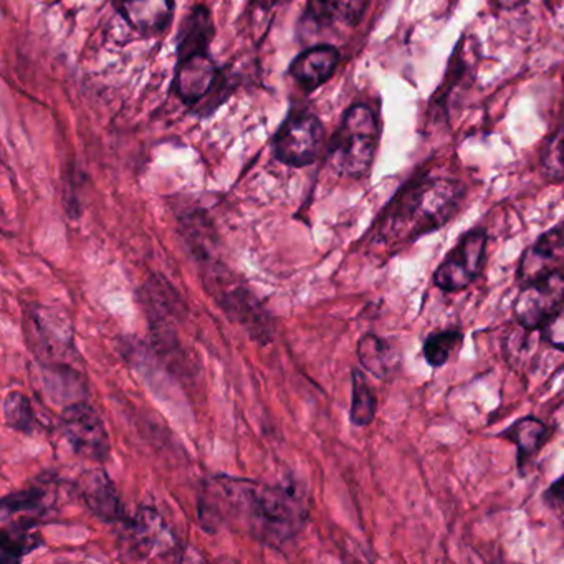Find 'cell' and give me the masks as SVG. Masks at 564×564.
<instances>
[{"label": "cell", "mask_w": 564, "mask_h": 564, "mask_svg": "<svg viewBox=\"0 0 564 564\" xmlns=\"http://www.w3.org/2000/svg\"><path fill=\"white\" fill-rule=\"evenodd\" d=\"M55 498H57L55 484L39 481L31 487L22 488L2 500V508H0L2 521L14 517H28V520H31L35 514L47 513L54 507Z\"/></svg>", "instance_id": "cell-19"}, {"label": "cell", "mask_w": 564, "mask_h": 564, "mask_svg": "<svg viewBox=\"0 0 564 564\" xmlns=\"http://www.w3.org/2000/svg\"><path fill=\"white\" fill-rule=\"evenodd\" d=\"M485 253H487V230L474 229L465 234L435 270V285L451 293L467 289L480 275Z\"/></svg>", "instance_id": "cell-9"}, {"label": "cell", "mask_w": 564, "mask_h": 564, "mask_svg": "<svg viewBox=\"0 0 564 564\" xmlns=\"http://www.w3.org/2000/svg\"><path fill=\"white\" fill-rule=\"evenodd\" d=\"M541 173L551 183H563L564 181V120L553 137L547 141L541 153Z\"/></svg>", "instance_id": "cell-27"}, {"label": "cell", "mask_w": 564, "mask_h": 564, "mask_svg": "<svg viewBox=\"0 0 564 564\" xmlns=\"http://www.w3.org/2000/svg\"><path fill=\"white\" fill-rule=\"evenodd\" d=\"M563 302L564 273H554L536 282L524 283L514 302V318L524 328L541 329Z\"/></svg>", "instance_id": "cell-11"}, {"label": "cell", "mask_w": 564, "mask_h": 564, "mask_svg": "<svg viewBox=\"0 0 564 564\" xmlns=\"http://www.w3.org/2000/svg\"><path fill=\"white\" fill-rule=\"evenodd\" d=\"M464 345V335L458 329L432 333L424 343V358L432 368H442Z\"/></svg>", "instance_id": "cell-25"}, {"label": "cell", "mask_w": 564, "mask_h": 564, "mask_svg": "<svg viewBox=\"0 0 564 564\" xmlns=\"http://www.w3.org/2000/svg\"><path fill=\"white\" fill-rule=\"evenodd\" d=\"M203 280L210 295L223 306L224 313L242 326L253 341L269 345L275 336V325L265 306L243 285L224 263L203 272Z\"/></svg>", "instance_id": "cell-5"}, {"label": "cell", "mask_w": 564, "mask_h": 564, "mask_svg": "<svg viewBox=\"0 0 564 564\" xmlns=\"http://www.w3.org/2000/svg\"><path fill=\"white\" fill-rule=\"evenodd\" d=\"M181 237L187 252L199 265L200 272L223 263L217 249L216 234L203 214H191L181 220Z\"/></svg>", "instance_id": "cell-17"}, {"label": "cell", "mask_w": 564, "mask_h": 564, "mask_svg": "<svg viewBox=\"0 0 564 564\" xmlns=\"http://www.w3.org/2000/svg\"><path fill=\"white\" fill-rule=\"evenodd\" d=\"M378 411V399L359 369L352 371V399L349 419L358 427L371 424Z\"/></svg>", "instance_id": "cell-24"}, {"label": "cell", "mask_w": 564, "mask_h": 564, "mask_svg": "<svg viewBox=\"0 0 564 564\" xmlns=\"http://www.w3.org/2000/svg\"><path fill=\"white\" fill-rule=\"evenodd\" d=\"M140 299L150 325H176L186 312L176 290L161 276L144 283Z\"/></svg>", "instance_id": "cell-16"}, {"label": "cell", "mask_w": 564, "mask_h": 564, "mask_svg": "<svg viewBox=\"0 0 564 564\" xmlns=\"http://www.w3.org/2000/svg\"><path fill=\"white\" fill-rule=\"evenodd\" d=\"M25 336L41 365H70L75 356L74 328L64 312L35 306L25 313Z\"/></svg>", "instance_id": "cell-6"}, {"label": "cell", "mask_w": 564, "mask_h": 564, "mask_svg": "<svg viewBox=\"0 0 564 564\" xmlns=\"http://www.w3.org/2000/svg\"><path fill=\"white\" fill-rule=\"evenodd\" d=\"M65 437L80 457L88 460H107L110 437L104 419L87 402H74L62 412Z\"/></svg>", "instance_id": "cell-10"}, {"label": "cell", "mask_w": 564, "mask_h": 564, "mask_svg": "<svg viewBox=\"0 0 564 564\" xmlns=\"http://www.w3.org/2000/svg\"><path fill=\"white\" fill-rule=\"evenodd\" d=\"M42 378L48 394L55 401L78 402V395L84 394V378L70 365H41ZM68 404V405H70Z\"/></svg>", "instance_id": "cell-23"}, {"label": "cell", "mask_w": 564, "mask_h": 564, "mask_svg": "<svg viewBox=\"0 0 564 564\" xmlns=\"http://www.w3.org/2000/svg\"><path fill=\"white\" fill-rule=\"evenodd\" d=\"M78 495H80L88 510L107 521V523H120L127 520L124 517L123 501L118 494L117 485L113 484L107 471L88 470L78 478Z\"/></svg>", "instance_id": "cell-13"}, {"label": "cell", "mask_w": 564, "mask_h": 564, "mask_svg": "<svg viewBox=\"0 0 564 564\" xmlns=\"http://www.w3.org/2000/svg\"><path fill=\"white\" fill-rule=\"evenodd\" d=\"M541 338L553 348L564 351V302L541 326Z\"/></svg>", "instance_id": "cell-28"}, {"label": "cell", "mask_w": 564, "mask_h": 564, "mask_svg": "<svg viewBox=\"0 0 564 564\" xmlns=\"http://www.w3.org/2000/svg\"><path fill=\"white\" fill-rule=\"evenodd\" d=\"M554 273H564L563 229L544 232L524 250L518 267V279L523 283L536 282Z\"/></svg>", "instance_id": "cell-12"}, {"label": "cell", "mask_w": 564, "mask_h": 564, "mask_svg": "<svg viewBox=\"0 0 564 564\" xmlns=\"http://www.w3.org/2000/svg\"><path fill=\"white\" fill-rule=\"evenodd\" d=\"M465 186L451 177H419L389 204L378 224V242L405 246L442 229L465 199Z\"/></svg>", "instance_id": "cell-2"}, {"label": "cell", "mask_w": 564, "mask_h": 564, "mask_svg": "<svg viewBox=\"0 0 564 564\" xmlns=\"http://www.w3.org/2000/svg\"><path fill=\"white\" fill-rule=\"evenodd\" d=\"M341 55L333 45H313L296 55L290 65V75L306 91L316 90L335 75Z\"/></svg>", "instance_id": "cell-15"}, {"label": "cell", "mask_w": 564, "mask_h": 564, "mask_svg": "<svg viewBox=\"0 0 564 564\" xmlns=\"http://www.w3.org/2000/svg\"><path fill=\"white\" fill-rule=\"evenodd\" d=\"M369 0H310L303 22L315 28L341 24L356 28L365 18Z\"/></svg>", "instance_id": "cell-18"}, {"label": "cell", "mask_w": 564, "mask_h": 564, "mask_svg": "<svg viewBox=\"0 0 564 564\" xmlns=\"http://www.w3.org/2000/svg\"><path fill=\"white\" fill-rule=\"evenodd\" d=\"M491 2L501 11H514V9L527 4L528 0H491Z\"/></svg>", "instance_id": "cell-30"}, {"label": "cell", "mask_w": 564, "mask_h": 564, "mask_svg": "<svg viewBox=\"0 0 564 564\" xmlns=\"http://www.w3.org/2000/svg\"><path fill=\"white\" fill-rule=\"evenodd\" d=\"M544 498L553 507L564 508V475H561L556 481L550 485L546 494H544Z\"/></svg>", "instance_id": "cell-29"}, {"label": "cell", "mask_w": 564, "mask_h": 564, "mask_svg": "<svg viewBox=\"0 0 564 564\" xmlns=\"http://www.w3.org/2000/svg\"><path fill=\"white\" fill-rule=\"evenodd\" d=\"M115 8L144 37L163 34L174 19V0H115Z\"/></svg>", "instance_id": "cell-14"}, {"label": "cell", "mask_w": 564, "mask_h": 564, "mask_svg": "<svg viewBox=\"0 0 564 564\" xmlns=\"http://www.w3.org/2000/svg\"><path fill=\"white\" fill-rule=\"evenodd\" d=\"M325 138V127L316 115L293 110L273 138V153L285 166H310L319 156Z\"/></svg>", "instance_id": "cell-7"}, {"label": "cell", "mask_w": 564, "mask_h": 564, "mask_svg": "<svg viewBox=\"0 0 564 564\" xmlns=\"http://www.w3.org/2000/svg\"><path fill=\"white\" fill-rule=\"evenodd\" d=\"M214 35L213 14L204 6H197L183 22L177 39L173 91L186 107L207 105L213 95H223L226 88V74L210 55Z\"/></svg>", "instance_id": "cell-3"}, {"label": "cell", "mask_w": 564, "mask_h": 564, "mask_svg": "<svg viewBox=\"0 0 564 564\" xmlns=\"http://www.w3.org/2000/svg\"><path fill=\"white\" fill-rule=\"evenodd\" d=\"M379 143V124L368 105H352L329 144V160L343 176L362 177L371 170Z\"/></svg>", "instance_id": "cell-4"}, {"label": "cell", "mask_w": 564, "mask_h": 564, "mask_svg": "<svg viewBox=\"0 0 564 564\" xmlns=\"http://www.w3.org/2000/svg\"><path fill=\"white\" fill-rule=\"evenodd\" d=\"M197 518L209 534L239 524L253 540L280 547L305 528L308 498L293 484L269 485L220 475L204 487Z\"/></svg>", "instance_id": "cell-1"}, {"label": "cell", "mask_w": 564, "mask_h": 564, "mask_svg": "<svg viewBox=\"0 0 564 564\" xmlns=\"http://www.w3.org/2000/svg\"><path fill=\"white\" fill-rule=\"evenodd\" d=\"M121 544L131 560H153L177 550L173 528L163 514L148 507L123 521Z\"/></svg>", "instance_id": "cell-8"}, {"label": "cell", "mask_w": 564, "mask_h": 564, "mask_svg": "<svg viewBox=\"0 0 564 564\" xmlns=\"http://www.w3.org/2000/svg\"><path fill=\"white\" fill-rule=\"evenodd\" d=\"M358 359L362 368L371 372L375 378L388 381L399 368L401 355L389 339L368 333L359 339Z\"/></svg>", "instance_id": "cell-20"}, {"label": "cell", "mask_w": 564, "mask_h": 564, "mask_svg": "<svg viewBox=\"0 0 564 564\" xmlns=\"http://www.w3.org/2000/svg\"><path fill=\"white\" fill-rule=\"evenodd\" d=\"M37 524L32 520H19L15 523H4L0 533V563L12 564L21 561L25 554L41 546V534L35 533Z\"/></svg>", "instance_id": "cell-22"}, {"label": "cell", "mask_w": 564, "mask_h": 564, "mask_svg": "<svg viewBox=\"0 0 564 564\" xmlns=\"http://www.w3.org/2000/svg\"><path fill=\"white\" fill-rule=\"evenodd\" d=\"M4 417L9 427L22 434H32L37 429L34 409L22 392H9L4 401Z\"/></svg>", "instance_id": "cell-26"}, {"label": "cell", "mask_w": 564, "mask_h": 564, "mask_svg": "<svg viewBox=\"0 0 564 564\" xmlns=\"http://www.w3.org/2000/svg\"><path fill=\"white\" fill-rule=\"evenodd\" d=\"M500 435L517 445L518 468L523 474L528 462L534 455L540 454L541 448L550 438L551 432L550 427L544 422H541L540 419L528 415V417L518 419L514 424L505 429Z\"/></svg>", "instance_id": "cell-21"}]
</instances>
